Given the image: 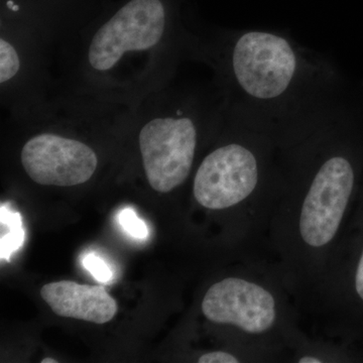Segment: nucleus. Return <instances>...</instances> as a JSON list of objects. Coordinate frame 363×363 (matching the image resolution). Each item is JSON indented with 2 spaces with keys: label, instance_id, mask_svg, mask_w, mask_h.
I'll return each mask as SVG.
<instances>
[{
  "label": "nucleus",
  "instance_id": "2eb2a0df",
  "mask_svg": "<svg viewBox=\"0 0 363 363\" xmlns=\"http://www.w3.org/2000/svg\"><path fill=\"white\" fill-rule=\"evenodd\" d=\"M298 363H322L323 360L319 357H303L298 360Z\"/></svg>",
  "mask_w": 363,
  "mask_h": 363
},
{
  "label": "nucleus",
  "instance_id": "7ed1b4c3",
  "mask_svg": "<svg viewBox=\"0 0 363 363\" xmlns=\"http://www.w3.org/2000/svg\"><path fill=\"white\" fill-rule=\"evenodd\" d=\"M297 56L289 40L266 32H250L234 45L231 67L241 89L253 98L274 99L290 87Z\"/></svg>",
  "mask_w": 363,
  "mask_h": 363
},
{
  "label": "nucleus",
  "instance_id": "9b49d317",
  "mask_svg": "<svg viewBox=\"0 0 363 363\" xmlns=\"http://www.w3.org/2000/svg\"><path fill=\"white\" fill-rule=\"evenodd\" d=\"M118 220L124 230L136 240H147L149 236L147 224L138 218V214L131 208H124L118 215Z\"/></svg>",
  "mask_w": 363,
  "mask_h": 363
},
{
  "label": "nucleus",
  "instance_id": "f8f14e48",
  "mask_svg": "<svg viewBox=\"0 0 363 363\" xmlns=\"http://www.w3.org/2000/svg\"><path fill=\"white\" fill-rule=\"evenodd\" d=\"M83 264L88 272L100 283H108L112 279V272L106 262L94 253H89L83 259Z\"/></svg>",
  "mask_w": 363,
  "mask_h": 363
},
{
  "label": "nucleus",
  "instance_id": "1a4fd4ad",
  "mask_svg": "<svg viewBox=\"0 0 363 363\" xmlns=\"http://www.w3.org/2000/svg\"><path fill=\"white\" fill-rule=\"evenodd\" d=\"M40 296L58 316L95 324L111 321L118 309L116 301L101 286L80 285L72 281H55L43 286Z\"/></svg>",
  "mask_w": 363,
  "mask_h": 363
},
{
  "label": "nucleus",
  "instance_id": "ddd939ff",
  "mask_svg": "<svg viewBox=\"0 0 363 363\" xmlns=\"http://www.w3.org/2000/svg\"><path fill=\"white\" fill-rule=\"evenodd\" d=\"M240 360L225 351H212L199 357V363H238Z\"/></svg>",
  "mask_w": 363,
  "mask_h": 363
},
{
  "label": "nucleus",
  "instance_id": "9d476101",
  "mask_svg": "<svg viewBox=\"0 0 363 363\" xmlns=\"http://www.w3.org/2000/svg\"><path fill=\"white\" fill-rule=\"evenodd\" d=\"M1 222V240H0V257L1 260L11 259V255L18 252L25 240L21 215L11 211L6 205L0 207Z\"/></svg>",
  "mask_w": 363,
  "mask_h": 363
},
{
  "label": "nucleus",
  "instance_id": "f257e3e1",
  "mask_svg": "<svg viewBox=\"0 0 363 363\" xmlns=\"http://www.w3.org/2000/svg\"><path fill=\"white\" fill-rule=\"evenodd\" d=\"M173 39L162 0H130L81 35L73 95L135 108L164 87Z\"/></svg>",
  "mask_w": 363,
  "mask_h": 363
},
{
  "label": "nucleus",
  "instance_id": "f03ea898",
  "mask_svg": "<svg viewBox=\"0 0 363 363\" xmlns=\"http://www.w3.org/2000/svg\"><path fill=\"white\" fill-rule=\"evenodd\" d=\"M131 111L140 121L138 149L147 183L157 192H172L185 183L194 164L198 147L194 116L169 104L164 87Z\"/></svg>",
  "mask_w": 363,
  "mask_h": 363
},
{
  "label": "nucleus",
  "instance_id": "4468645a",
  "mask_svg": "<svg viewBox=\"0 0 363 363\" xmlns=\"http://www.w3.org/2000/svg\"><path fill=\"white\" fill-rule=\"evenodd\" d=\"M355 290L363 301V252L358 262L357 274H355Z\"/></svg>",
  "mask_w": 363,
  "mask_h": 363
},
{
  "label": "nucleus",
  "instance_id": "20e7f679",
  "mask_svg": "<svg viewBox=\"0 0 363 363\" xmlns=\"http://www.w3.org/2000/svg\"><path fill=\"white\" fill-rule=\"evenodd\" d=\"M354 186L348 160L332 157L322 164L305 196L298 218V234L308 247L319 250L335 238Z\"/></svg>",
  "mask_w": 363,
  "mask_h": 363
},
{
  "label": "nucleus",
  "instance_id": "423d86ee",
  "mask_svg": "<svg viewBox=\"0 0 363 363\" xmlns=\"http://www.w3.org/2000/svg\"><path fill=\"white\" fill-rule=\"evenodd\" d=\"M255 154L240 143H228L212 150L196 172V201L211 210L227 209L252 196L259 183Z\"/></svg>",
  "mask_w": 363,
  "mask_h": 363
},
{
  "label": "nucleus",
  "instance_id": "0eeeda50",
  "mask_svg": "<svg viewBox=\"0 0 363 363\" xmlns=\"http://www.w3.org/2000/svg\"><path fill=\"white\" fill-rule=\"evenodd\" d=\"M202 312L215 324L230 325L250 335L271 330L278 320L276 298L250 279L226 278L210 286Z\"/></svg>",
  "mask_w": 363,
  "mask_h": 363
},
{
  "label": "nucleus",
  "instance_id": "dca6fc26",
  "mask_svg": "<svg viewBox=\"0 0 363 363\" xmlns=\"http://www.w3.org/2000/svg\"><path fill=\"white\" fill-rule=\"evenodd\" d=\"M57 360L52 359V358H45L42 360V363H57Z\"/></svg>",
  "mask_w": 363,
  "mask_h": 363
},
{
  "label": "nucleus",
  "instance_id": "39448f33",
  "mask_svg": "<svg viewBox=\"0 0 363 363\" xmlns=\"http://www.w3.org/2000/svg\"><path fill=\"white\" fill-rule=\"evenodd\" d=\"M21 162L35 183L69 188L91 180L99 157L83 140L61 131L44 130L26 140L21 147Z\"/></svg>",
  "mask_w": 363,
  "mask_h": 363
},
{
  "label": "nucleus",
  "instance_id": "6e6552de",
  "mask_svg": "<svg viewBox=\"0 0 363 363\" xmlns=\"http://www.w3.org/2000/svg\"><path fill=\"white\" fill-rule=\"evenodd\" d=\"M45 39L40 33H7L0 35V85L4 99H9L14 114L28 111L43 100L38 77L37 45Z\"/></svg>",
  "mask_w": 363,
  "mask_h": 363
}]
</instances>
